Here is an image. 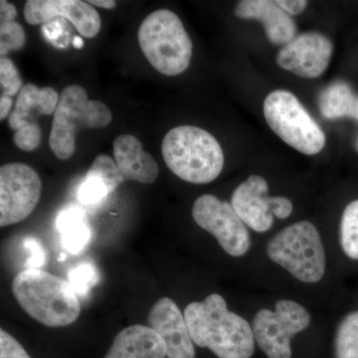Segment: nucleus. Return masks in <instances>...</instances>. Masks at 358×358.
<instances>
[{"label":"nucleus","mask_w":358,"mask_h":358,"mask_svg":"<svg viewBox=\"0 0 358 358\" xmlns=\"http://www.w3.org/2000/svg\"><path fill=\"white\" fill-rule=\"evenodd\" d=\"M193 343L209 348L219 358H250L255 348L253 329L243 317L230 312L223 296L211 294L185 310Z\"/></svg>","instance_id":"obj_1"},{"label":"nucleus","mask_w":358,"mask_h":358,"mask_svg":"<svg viewBox=\"0 0 358 358\" xmlns=\"http://www.w3.org/2000/svg\"><path fill=\"white\" fill-rule=\"evenodd\" d=\"M11 289L21 308L45 327L69 326L81 313V303L70 282L42 268L21 271Z\"/></svg>","instance_id":"obj_2"},{"label":"nucleus","mask_w":358,"mask_h":358,"mask_svg":"<svg viewBox=\"0 0 358 358\" xmlns=\"http://www.w3.org/2000/svg\"><path fill=\"white\" fill-rule=\"evenodd\" d=\"M162 152L167 167L187 182H211L223 169V150L217 140L197 127L171 129L162 141Z\"/></svg>","instance_id":"obj_3"},{"label":"nucleus","mask_w":358,"mask_h":358,"mask_svg":"<svg viewBox=\"0 0 358 358\" xmlns=\"http://www.w3.org/2000/svg\"><path fill=\"white\" fill-rule=\"evenodd\" d=\"M138 39L150 64L166 76L181 74L190 64L192 41L173 11L150 13L140 26Z\"/></svg>","instance_id":"obj_4"},{"label":"nucleus","mask_w":358,"mask_h":358,"mask_svg":"<svg viewBox=\"0 0 358 358\" xmlns=\"http://www.w3.org/2000/svg\"><path fill=\"white\" fill-rule=\"evenodd\" d=\"M112 119L109 108L100 101L89 100L83 87H66L61 93L52 122L49 138L52 152L58 159H70L76 150V136L79 131L105 128Z\"/></svg>","instance_id":"obj_5"},{"label":"nucleus","mask_w":358,"mask_h":358,"mask_svg":"<svg viewBox=\"0 0 358 358\" xmlns=\"http://www.w3.org/2000/svg\"><path fill=\"white\" fill-rule=\"evenodd\" d=\"M267 253L271 260L301 282H317L324 277V246L319 231L308 221L294 223L278 233L268 242Z\"/></svg>","instance_id":"obj_6"},{"label":"nucleus","mask_w":358,"mask_h":358,"mask_svg":"<svg viewBox=\"0 0 358 358\" xmlns=\"http://www.w3.org/2000/svg\"><path fill=\"white\" fill-rule=\"evenodd\" d=\"M264 115L270 128L301 154H319L326 145L324 131L288 91L277 90L268 94L264 103Z\"/></svg>","instance_id":"obj_7"},{"label":"nucleus","mask_w":358,"mask_h":358,"mask_svg":"<svg viewBox=\"0 0 358 358\" xmlns=\"http://www.w3.org/2000/svg\"><path fill=\"white\" fill-rule=\"evenodd\" d=\"M310 322V313L298 303L281 300L275 310L262 308L253 320L257 345L268 358H291V339L303 331Z\"/></svg>","instance_id":"obj_8"},{"label":"nucleus","mask_w":358,"mask_h":358,"mask_svg":"<svg viewBox=\"0 0 358 358\" xmlns=\"http://www.w3.org/2000/svg\"><path fill=\"white\" fill-rule=\"evenodd\" d=\"M42 181L35 169L14 162L0 169V226L13 225L27 218L39 202Z\"/></svg>","instance_id":"obj_9"},{"label":"nucleus","mask_w":358,"mask_h":358,"mask_svg":"<svg viewBox=\"0 0 358 358\" xmlns=\"http://www.w3.org/2000/svg\"><path fill=\"white\" fill-rule=\"evenodd\" d=\"M192 216L200 227L217 239L226 253L243 256L251 246L249 231L232 204L214 195L205 194L193 204Z\"/></svg>","instance_id":"obj_10"},{"label":"nucleus","mask_w":358,"mask_h":358,"mask_svg":"<svg viewBox=\"0 0 358 358\" xmlns=\"http://www.w3.org/2000/svg\"><path fill=\"white\" fill-rule=\"evenodd\" d=\"M267 181L262 176H252L241 183L232 195L233 208L247 226L257 232L272 227L274 216L286 219L293 212V204L282 196L268 197Z\"/></svg>","instance_id":"obj_11"},{"label":"nucleus","mask_w":358,"mask_h":358,"mask_svg":"<svg viewBox=\"0 0 358 358\" xmlns=\"http://www.w3.org/2000/svg\"><path fill=\"white\" fill-rule=\"evenodd\" d=\"M331 40L317 32H307L284 45L277 56L282 69L298 76L313 79L324 74L333 56Z\"/></svg>","instance_id":"obj_12"},{"label":"nucleus","mask_w":358,"mask_h":358,"mask_svg":"<svg viewBox=\"0 0 358 358\" xmlns=\"http://www.w3.org/2000/svg\"><path fill=\"white\" fill-rule=\"evenodd\" d=\"M24 16L31 25L46 22L56 16L64 17L86 38H94L102 25L100 15L93 6L80 0H28Z\"/></svg>","instance_id":"obj_13"},{"label":"nucleus","mask_w":358,"mask_h":358,"mask_svg":"<svg viewBox=\"0 0 358 358\" xmlns=\"http://www.w3.org/2000/svg\"><path fill=\"white\" fill-rule=\"evenodd\" d=\"M148 327L162 336L169 358H194L195 350L185 315L171 299L162 298L150 308Z\"/></svg>","instance_id":"obj_14"},{"label":"nucleus","mask_w":358,"mask_h":358,"mask_svg":"<svg viewBox=\"0 0 358 358\" xmlns=\"http://www.w3.org/2000/svg\"><path fill=\"white\" fill-rule=\"evenodd\" d=\"M235 14L245 20L260 21L273 44L286 45L296 37V23L277 1L243 0L238 3Z\"/></svg>","instance_id":"obj_15"},{"label":"nucleus","mask_w":358,"mask_h":358,"mask_svg":"<svg viewBox=\"0 0 358 358\" xmlns=\"http://www.w3.org/2000/svg\"><path fill=\"white\" fill-rule=\"evenodd\" d=\"M115 164L124 180L150 185L159 176V169L152 155L145 152L136 136L122 134L114 141Z\"/></svg>","instance_id":"obj_16"},{"label":"nucleus","mask_w":358,"mask_h":358,"mask_svg":"<svg viewBox=\"0 0 358 358\" xmlns=\"http://www.w3.org/2000/svg\"><path fill=\"white\" fill-rule=\"evenodd\" d=\"M162 336L152 327L133 324L115 336L105 358H166Z\"/></svg>","instance_id":"obj_17"},{"label":"nucleus","mask_w":358,"mask_h":358,"mask_svg":"<svg viewBox=\"0 0 358 358\" xmlns=\"http://www.w3.org/2000/svg\"><path fill=\"white\" fill-rule=\"evenodd\" d=\"M60 96L51 87L39 89L33 84H26L20 90L15 108L9 115V126L17 131L28 121L32 110L38 114L50 115L55 114Z\"/></svg>","instance_id":"obj_18"},{"label":"nucleus","mask_w":358,"mask_h":358,"mask_svg":"<svg viewBox=\"0 0 358 358\" xmlns=\"http://www.w3.org/2000/svg\"><path fill=\"white\" fill-rule=\"evenodd\" d=\"M56 227L63 248L72 255L81 254L91 241L92 230L88 218L80 207L63 209L56 219Z\"/></svg>","instance_id":"obj_19"},{"label":"nucleus","mask_w":358,"mask_h":358,"mask_svg":"<svg viewBox=\"0 0 358 358\" xmlns=\"http://www.w3.org/2000/svg\"><path fill=\"white\" fill-rule=\"evenodd\" d=\"M319 103L320 112L327 119L348 117L358 120V96L343 82L327 87L320 94Z\"/></svg>","instance_id":"obj_20"},{"label":"nucleus","mask_w":358,"mask_h":358,"mask_svg":"<svg viewBox=\"0 0 358 358\" xmlns=\"http://www.w3.org/2000/svg\"><path fill=\"white\" fill-rule=\"evenodd\" d=\"M113 192H115V189L109 181L100 173L90 169L78 188L77 199L82 204L91 206L100 204Z\"/></svg>","instance_id":"obj_21"},{"label":"nucleus","mask_w":358,"mask_h":358,"mask_svg":"<svg viewBox=\"0 0 358 358\" xmlns=\"http://www.w3.org/2000/svg\"><path fill=\"white\" fill-rule=\"evenodd\" d=\"M336 358H358V310L346 315L336 338Z\"/></svg>","instance_id":"obj_22"},{"label":"nucleus","mask_w":358,"mask_h":358,"mask_svg":"<svg viewBox=\"0 0 358 358\" xmlns=\"http://www.w3.org/2000/svg\"><path fill=\"white\" fill-rule=\"evenodd\" d=\"M341 243L345 255L358 260V200L350 202L341 222Z\"/></svg>","instance_id":"obj_23"},{"label":"nucleus","mask_w":358,"mask_h":358,"mask_svg":"<svg viewBox=\"0 0 358 358\" xmlns=\"http://www.w3.org/2000/svg\"><path fill=\"white\" fill-rule=\"evenodd\" d=\"M99 273L91 263H84L75 267L68 274V282L79 296H85L99 282Z\"/></svg>","instance_id":"obj_24"},{"label":"nucleus","mask_w":358,"mask_h":358,"mask_svg":"<svg viewBox=\"0 0 358 358\" xmlns=\"http://www.w3.org/2000/svg\"><path fill=\"white\" fill-rule=\"evenodd\" d=\"M26 34L24 29L16 21L0 22V55L1 58L9 52L20 50L24 46Z\"/></svg>","instance_id":"obj_25"},{"label":"nucleus","mask_w":358,"mask_h":358,"mask_svg":"<svg viewBox=\"0 0 358 358\" xmlns=\"http://www.w3.org/2000/svg\"><path fill=\"white\" fill-rule=\"evenodd\" d=\"M0 83L2 96L11 98L22 89V80L10 59L2 57L0 60Z\"/></svg>","instance_id":"obj_26"},{"label":"nucleus","mask_w":358,"mask_h":358,"mask_svg":"<svg viewBox=\"0 0 358 358\" xmlns=\"http://www.w3.org/2000/svg\"><path fill=\"white\" fill-rule=\"evenodd\" d=\"M41 128L36 122H27L15 131L13 141L16 147L24 152H32L39 147L41 141Z\"/></svg>","instance_id":"obj_27"},{"label":"nucleus","mask_w":358,"mask_h":358,"mask_svg":"<svg viewBox=\"0 0 358 358\" xmlns=\"http://www.w3.org/2000/svg\"><path fill=\"white\" fill-rule=\"evenodd\" d=\"M0 358H31L24 348L4 329L0 331Z\"/></svg>","instance_id":"obj_28"},{"label":"nucleus","mask_w":358,"mask_h":358,"mask_svg":"<svg viewBox=\"0 0 358 358\" xmlns=\"http://www.w3.org/2000/svg\"><path fill=\"white\" fill-rule=\"evenodd\" d=\"M23 246L29 252L30 256L26 262V268H41L45 265L46 255L45 250L36 238L27 237L23 242Z\"/></svg>","instance_id":"obj_29"},{"label":"nucleus","mask_w":358,"mask_h":358,"mask_svg":"<svg viewBox=\"0 0 358 358\" xmlns=\"http://www.w3.org/2000/svg\"><path fill=\"white\" fill-rule=\"evenodd\" d=\"M277 3L286 11L287 13L296 15L305 10L308 6V2L305 0H279Z\"/></svg>","instance_id":"obj_30"},{"label":"nucleus","mask_w":358,"mask_h":358,"mask_svg":"<svg viewBox=\"0 0 358 358\" xmlns=\"http://www.w3.org/2000/svg\"><path fill=\"white\" fill-rule=\"evenodd\" d=\"M16 15H17V10L13 4L4 1V0L0 1V22L13 21Z\"/></svg>","instance_id":"obj_31"},{"label":"nucleus","mask_w":358,"mask_h":358,"mask_svg":"<svg viewBox=\"0 0 358 358\" xmlns=\"http://www.w3.org/2000/svg\"><path fill=\"white\" fill-rule=\"evenodd\" d=\"M13 103V99L10 96H1V100H0V120L1 121L8 115Z\"/></svg>","instance_id":"obj_32"},{"label":"nucleus","mask_w":358,"mask_h":358,"mask_svg":"<svg viewBox=\"0 0 358 358\" xmlns=\"http://www.w3.org/2000/svg\"><path fill=\"white\" fill-rule=\"evenodd\" d=\"M88 3L92 4V6L102 7V8L105 9H113L117 6V2L114 1V0H90Z\"/></svg>","instance_id":"obj_33"},{"label":"nucleus","mask_w":358,"mask_h":358,"mask_svg":"<svg viewBox=\"0 0 358 358\" xmlns=\"http://www.w3.org/2000/svg\"><path fill=\"white\" fill-rule=\"evenodd\" d=\"M73 45H74L75 48L81 49L82 47L84 46L83 39H82L81 37L75 36L74 38H73Z\"/></svg>","instance_id":"obj_34"},{"label":"nucleus","mask_w":358,"mask_h":358,"mask_svg":"<svg viewBox=\"0 0 358 358\" xmlns=\"http://www.w3.org/2000/svg\"><path fill=\"white\" fill-rule=\"evenodd\" d=\"M65 257L66 256L64 255V254H62V256L59 257V260L58 261H61V262H62V261H64Z\"/></svg>","instance_id":"obj_35"},{"label":"nucleus","mask_w":358,"mask_h":358,"mask_svg":"<svg viewBox=\"0 0 358 358\" xmlns=\"http://www.w3.org/2000/svg\"><path fill=\"white\" fill-rule=\"evenodd\" d=\"M357 150H358V141H357Z\"/></svg>","instance_id":"obj_36"}]
</instances>
